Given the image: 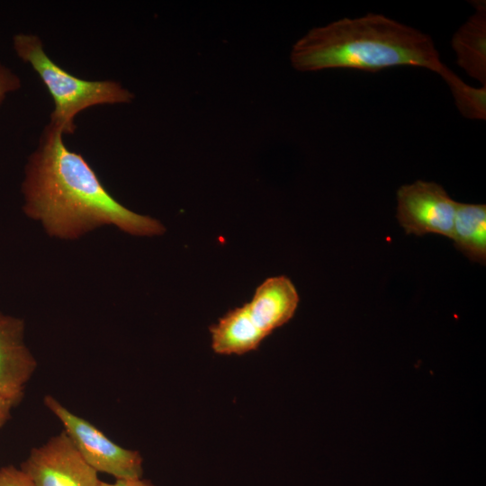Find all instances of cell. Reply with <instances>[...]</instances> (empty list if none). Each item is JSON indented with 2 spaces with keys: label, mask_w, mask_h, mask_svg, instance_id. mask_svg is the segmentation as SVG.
<instances>
[{
  "label": "cell",
  "mask_w": 486,
  "mask_h": 486,
  "mask_svg": "<svg viewBox=\"0 0 486 486\" xmlns=\"http://www.w3.org/2000/svg\"><path fill=\"white\" fill-rule=\"evenodd\" d=\"M20 468L34 486H99L101 480L62 430L31 450Z\"/></svg>",
  "instance_id": "6"
},
{
  "label": "cell",
  "mask_w": 486,
  "mask_h": 486,
  "mask_svg": "<svg viewBox=\"0 0 486 486\" xmlns=\"http://www.w3.org/2000/svg\"><path fill=\"white\" fill-rule=\"evenodd\" d=\"M14 404L0 394V429L4 426L11 417L12 409Z\"/></svg>",
  "instance_id": "15"
},
{
  "label": "cell",
  "mask_w": 486,
  "mask_h": 486,
  "mask_svg": "<svg viewBox=\"0 0 486 486\" xmlns=\"http://www.w3.org/2000/svg\"><path fill=\"white\" fill-rule=\"evenodd\" d=\"M43 402L60 420L64 431L94 470L113 476L115 480L142 478L143 458L140 452L115 444L93 424L71 412L54 397L46 395Z\"/></svg>",
  "instance_id": "4"
},
{
  "label": "cell",
  "mask_w": 486,
  "mask_h": 486,
  "mask_svg": "<svg viewBox=\"0 0 486 486\" xmlns=\"http://www.w3.org/2000/svg\"><path fill=\"white\" fill-rule=\"evenodd\" d=\"M455 248L473 262H486V205L457 202L453 236Z\"/></svg>",
  "instance_id": "11"
},
{
  "label": "cell",
  "mask_w": 486,
  "mask_h": 486,
  "mask_svg": "<svg viewBox=\"0 0 486 486\" xmlns=\"http://www.w3.org/2000/svg\"><path fill=\"white\" fill-rule=\"evenodd\" d=\"M471 3L475 12L454 32L451 43L457 65L486 86V2Z\"/></svg>",
  "instance_id": "9"
},
{
  "label": "cell",
  "mask_w": 486,
  "mask_h": 486,
  "mask_svg": "<svg viewBox=\"0 0 486 486\" xmlns=\"http://www.w3.org/2000/svg\"><path fill=\"white\" fill-rule=\"evenodd\" d=\"M23 338L24 321L0 312V394L14 406L37 367Z\"/></svg>",
  "instance_id": "7"
},
{
  "label": "cell",
  "mask_w": 486,
  "mask_h": 486,
  "mask_svg": "<svg viewBox=\"0 0 486 486\" xmlns=\"http://www.w3.org/2000/svg\"><path fill=\"white\" fill-rule=\"evenodd\" d=\"M99 486H156L152 482L146 479L115 480L114 482L101 481Z\"/></svg>",
  "instance_id": "14"
},
{
  "label": "cell",
  "mask_w": 486,
  "mask_h": 486,
  "mask_svg": "<svg viewBox=\"0 0 486 486\" xmlns=\"http://www.w3.org/2000/svg\"><path fill=\"white\" fill-rule=\"evenodd\" d=\"M299 300L292 282L279 275L266 279L248 305L254 322L268 336L292 318Z\"/></svg>",
  "instance_id": "8"
},
{
  "label": "cell",
  "mask_w": 486,
  "mask_h": 486,
  "mask_svg": "<svg viewBox=\"0 0 486 486\" xmlns=\"http://www.w3.org/2000/svg\"><path fill=\"white\" fill-rule=\"evenodd\" d=\"M20 86L21 82L19 77L0 63V104L7 93L15 91Z\"/></svg>",
  "instance_id": "13"
},
{
  "label": "cell",
  "mask_w": 486,
  "mask_h": 486,
  "mask_svg": "<svg viewBox=\"0 0 486 486\" xmlns=\"http://www.w3.org/2000/svg\"><path fill=\"white\" fill-rule=\"evenodd\" d=\"M457 202L441 184L418 180L398 189L396 217L407 234L452 238Z\"/></svg>",
  "instance_id": "5"
},
{
  "label": "cell",
  "mask_w": 486,
  "mask_h": 486,
  "mask_svg": "<svg viewBox=\"0 0 486 486\" xmlns=\"http://www.w3.org/2000/svg\"><path fill=\"white\" fill-rule=\"evenodd\" d=\"M290 60L302 72L328 68L377 72L412 66L439 75L466 118L485 120L486 86L466 84L441 60L432 38L381 14L341 18L315 27L292 48Z\"/></svg>",
  "instance_id": "1"
},
{
  "label": "cell",
  "mask_w": 486,
  "mask_h": 486,
  "mask_svg": "<svg viewBox=\"0 0 486 486\" xmlns=\"http://www.w3.org/2000/svg\"><path fill=\"white\" fill-rule=\"evenodd\" d=\"M0 486H34L29 476L19 467L6 465L0 468Z\"/></svg>",
  "instance_id": "12"
},
{
  "label": "cell",
  "mask_w": 486,
  "mask_h": 486,
  "mask_svg": "<svg viewBox=\"0 0 486 486\" xmlns=\"http://www.w3.org/2000/svg\"><path fill=\"white\" fill-rule=\"evenodd\" d=\"M62 135L50 123L30 158L22 184L26 215L40 220L49 235L67 239L102 225L135 236L165 232L159 220L118 202L86 159L65 146Z\"/></svg>",
  "instance_id": "2"
},
{
  "label": "cell",
  "mask_w": 486,
  "mask_h": 486,
  "mask_svg": "<svg viewBox=\"0 0 486 486\" xmlns=\"http://www.w3.org/2000/svg\"><path fill=\"white\" fill-rule=\"evenodd\" d=\"M212 348L219 355H243L267 337L254 322L248 303L229 310L210 327Z\"/></svg>",
  "instance_id": "10"
},
{
  "label": "cell",
  "mask_w": 486,
  "mask_h": 486,
  "mask_svg": "<svg viewBox=\"0 0 486 486\" xmlns=\"http://www.w3.org/2000/svg\"><path fill=\"white\" fill-rule=\"evenodd\" d=\"M14 48L30 63L50 91L55 104L50 124L63 134L73 133L75 116L82 110L104 104L129 103L133 94L112 81H87L68 73L43 50L40 40L31 34H16Z\"/></svg>",
  "instance_id": "3"
}]
</instances>
